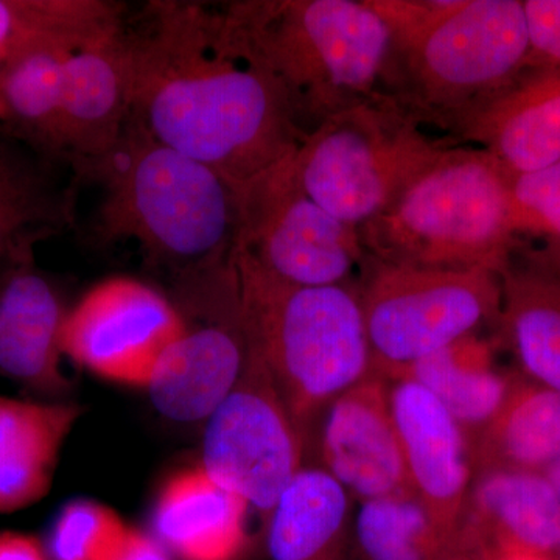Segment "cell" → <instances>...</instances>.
Returning <instances> with one entry per match:
<instances>
[{"label": "cell", "instance_id": "obj_9", "mask_svg": "<svg viewBox=\"0 0 560 560\" xmlns=\"http://www.w3.org/2000/svg\"><path fill=\"white\" fill-rule=\"evenodd\" d=\"M291 158L237 187V249L291 285L355 282L366 256L359 230L335 219L305 194Z\"/></svg>", "mask_w": 560, "mask_h": 560}, {"label": "cell", "instance_id": "obj_2", "mask_svg": "<svg viewBox=\"0 0 560 560\" xmlns=\"http://www.w3.org/2000/svg\"><path fill=\"white\" fill-rule=\"evenodd\" d=\"M75 173L101 189L92 243H136L151 268L176 280L184 301L231 282L241 228L231 180L158 142L131 117L117 145Z\"/></svg>", "mask_w": 560, "mask_h": 560}, {"label": "cell", "instance_id": "obj_7", "mask_svg": "<svg viewBox=\"0 0 560 560\" xmlns=\"http://www.w3.org/2000/svg\"><path fill=\"white\" fill-rule=\"evenodd\" d=\"M388 95L324 120L294 151L298 183L335 219L360 230L448 147Z\"/></svg>", "mask_w": 560, "mask_h": 560}, {"label": "cell", "instance_id": "obj_22", "mask_svg": "<svg viewBox=\"0 0 560 560\" xmlns=\"http://www.w3.org/2000/svg\"><path fill=\"white\" fill-rule=\"evenodd\" d=\"M474 475L544 471L560 459V393L514 371L495 418L470 445Z\"/></svg>", "mask_w": 560, "mask_h": 560}, {"label": "cell", "instance_id": "obj_36", "mask_svg": "<svg viewBox=\"0 0 560 560\" xmlns=\"http://www.w3.org/2000/svg\"><path fill=\"white\" fill-rule=\"evenodd\" d=\"M499 560H558L552 556L533 555V552H514V555H506Z\"/></svg>", "mask_w": 560, "mask_h": 560}, {"label": "cell", "instance_id": "obj_38", "mask_svg": "<svg viewBox=\"0 0 560 560\" xmlns=\"http://www.w3.org/2000/svg\"><path fill=\"white\" fill-rule=\"evenodd\" d=\"M559 558H560V550L558 551ZM560 560V559H559Z\"/></svg>", "mask_w": 560, "mask_h": 560}, {"label": "cell", "instance_id": "obj_5", "mask_svg": "<svg viewBox=\"0 0 560 560\" xmlns=\"http://www.w3.org/2000/svg\"><path fill=\"white\" fill-rule=\"evenodd\" d=\"M253 61L282 84L302 128L381 92L390 32L370 0L221 3Z\"/></svg>", "mask_w": 560, "mask_h": 560}, {"label": "cell", "instance_id": "obj_35", "mask_svg": "<svg viewBox=\"0 0 560 560\" xmlns=\"http://www.w3.org/2000/svg\"><path fill=\"white\" fill-rule=\"evenodd\" d=\"M541 474L545 475L548 482H550L552 490L560 501V459L552 463L550 467H547Z\"/></svg>", "mask_w": 560, "mask_h": 560}, {"label": "cell", "instance_id": "obj_23", "mask_svg": "<svg viewBox=\"0 0 560 560\" xmlns=\"http://www.w3.org/2000/svg\"><path fill=\"white\" fill-rule=\"evenodd\" d=\"M350 499L329 471L304 464L268 517L271 560H340Z\"/></svg>", "mask_w": 560, "mask_h": 560}, {"label": "cell", "instance_id": "obj_14", "mask_svg": "<svg viewBox=\"0 0 560 560\" xmlns=\"http://www.w3.org/2000/svg\"><path fill=\"white\" fill-rule=\"evenodd\" d=\"M388 382L408 481L440 530L448 556L475 478L469 440L430 390L408 378Z\"/></svg>", "mask_w": 560, "mask_h": 560}, {"label": "cell", "instance_id": "obj_31", "mask_svg": "<svg viewBox=\"0 0 560 560\" xmlns=\"http://www.w3.org/2000/svg\"><path fill=\"white\" fill-rule=\"evenodd\" d=\"M528 18V66L560 69V0H523Z\"/></svg>", "mask_w": 560, "mask_h": 560}, {"label": "cell", "instance_id": "obj_30", "mask_svg": "<svg viewBox=\"0 0 560 560\" xmlns=\"http://www.w3.org/2000/svg\"><path fill=\"white\" fill-rule=\"evenodd\" d=\"M128 526L110 508L90 500L69 503L55 522L50 555L55 560H109Z\"/></svg>", "mask_w": 560, "mask_h": 560}, {"label": "cell", "instance_id": "obj_24", "mask_svg": "<svg viewBox=\"0 0 560 560\" xmlns=\"http://www.w3.org/2000/svg\"><path fill=\"white\" fill-rule=\"evenodd\" d=\"M512 377L514 372L497 370L492 345L470 335L416 361L394 378H408L430 390L471 445L506 400Z\"/></svg>", "mask_w": 560, "mask_h": 560}, {"label": "cell", "instance_id": "obj_28", "mask_svg": "<svg viewBox=\"0 0 560 560\" xmlns=\"http://www.w3.org/2000/svg\"><path fill=\"white\" fill-rule=\"evenodd\" d=\"M79 418L77 405L51 404L46 418L0 460V514L24 510L49 492L62 444Z\"/></svg>", "mask_w": 560, "mask_h": 560}, {"label": "cell", "instance_id": "obj_37", "mask_svg": "<svg viewBox=\"0 0 560 560\" xmlns=\"http://www.w3.org/2000/svg\"><path fill=\"white\" fill-rule=\"evenodd\" d=\"M444 560H469V559H464V558H448V559H444Z\"/></svg>", "mask_w": 560, "mask_h": 560}, {"label": "cell", "instance_id": "obj_3", "mask_svg": "<svg viewBox=\"0 0 560 560\" xmlns=\"http://www.w3.org/2000/svg\"><path fill=\"white\" fill-rule=\"evenodd\" d=\"M390 32L382 94L422 127L453 119L528 66L523 0H377Z\"/></svg>", "mask_w": 560, "mask_h": 560}, {"label": "cell", "instance_id": "obj_20", "mask_svg": "<svg viewBox=\"0 0 560 560\" xmlns=\"http://www.w3.org/2000/svg\"><path fill=\"white\" fill-rule=\"evenodd\" d=\"M249 504L202 469L176 471L154 508L158 540L183 560H235L248 541Z\"/></svg>", "mask_w": 560, "mask_h": 560}, {"label": "cell", "instance_id": "obj_12", "mask_svg": "<svg viewBox=\"0 0 560 560\" xmlns=\"http://www.w3.org/2000/svg\"><path fill=\"white\" fill-rule=\"evenodd\" d=\"M447 145L486 151L510 175L560 162V69L526 66L445 128Z\"/></svg>", "mask_w": 560, "mask_h": 560}, {"label": "cell", "instance_id": "obj_16", "mask_svg": "<svg viewBox=\"0 0 560 560\" xmlns=\"http://www.w3.org/2000/svg\"><path fill=\"white\" fill-rule=\"evenodd\" d=\"M560 550V501L540 471L490 470L471 482L447 558L499 560Z\"/></svg>", "mask_w": 560, "mask_h": 560}, {"label": "cell", "instance_id": "obj_25", "mask_svg": "<svg viewBox=\"0 0 560 560\" xmlns=\"http://www.w3.org/2000/svg\"><path fill=\"white\" fill-rule=\"evenodd\" d=\"M84 40L36 44L0 70V127L62 162V72L70 51Z\"/></svg>", "mask_w": 560, "mask_h": 560}, {"label": "cell", "instance_id": "obj_6", "mask_svg": "<svg viewBox=\"0 0 560 560\" xmlns=\"http://www.w3.org/2000/svg\"><path fill=\"white\" fill-rule=\"evenodd\" d=\"M359 232L368 256L400 267L500 276L518 248L508 173L486 151L466 145L445 147Z\"/></svg>", "mask_w": 560, "mask_h": 560}, {"label": "cell", "instance_id": "obj_15", "mask_svg": "<svg viewBox=\"0 0 560 560\" xmlns=\"http://www.w3.org/2000/svg\"><path fill=\"white\" fill-rule=\"evenodd\" d=\"M191 313L200 319L186 318V330L145 386L162 416L186 423L210 418L241 378L248 355L237 287L230 300Z\"/></svg>", "mask_w": 560, "mask_h": 560}, {"label": "cell", "instance_id": "obj_8", "mask_svg": "<svg viewBox=\"0 0 560 560\" xmlns=\"http://www.w3.org/2000/svg\"><path fill=\"white\" fill-rule=\"evenodd\" d=\"M359 289L375 371L386 381L499 320L500 276L488 270L400 267L366 254Z\"/></svg>", "mask_w": 560, "mask_h": 560}, {"label": "cell", "instance_id": "obj_33", "mask_svg": "<svg viewBox=\"0 0 560 560\" xmlns=\"http://www.w3.org/2000/svg\"><path fill=\"white\" fill-rule=\"evenodd\" d=\"M109 560H172L160 540L139 529H128L119 548Z\"/></svg>", "mask_w": 560, "mask_h": 560}, {"label": "cell", "instance_id": "obj_34", "mask_svg": "<svg viewBox=\"0 0 560 560\" xmlns=\"http://www.w3.org/2000/svg\"><path fill=\"white\" fill-rule=\"evenodd\" d=\"M0 560H47L38 539L28 534L0 533Z\"/></svg>", "mask_w": 560, "mask_h": 560}, {"label": "cell", "instance_id": "obj_29", "mask_svg": "<svg viewBox=\"0 0 560 560\" xmlns=\"http://www.w3.org/2000/svg\"><path fill=\"white\" fill-rule=\"evenodd\" d=\"M510 223L518 246L560 276V162L510 175Z\"/></svg>", "mask_w": 560, "mask_h": 560}, {"label": "cell", "instance_id": "obj_13", "mask_svg": "<svg viewBox=\"0 0 560 560\" xmlns=\"http://www.w3.org/2000/svg\"><path fill=\"white\" fill-rule=\"evenodd\" d=\"M319 466L360 503L412 493L381 374L353 386L324 412L315 440Z\"/></svg>", "mask_w": 560, "mask_h": 560}, {"label": "cell", "instance_id": "obj_18", "mask_svg": "<svg viewBox=\"0 0 560 560\" xmlns=\"http://www.w3.org/2000/svg\"><path fill=\"white\" fill-rule=\"evenodd\" d=\"M127 18L81 43L66 61L61 147L73 172L108 154L130 119L132 61Z\"/></svg>", "mask_w": 560, "mask_h": 560}, {"label": "cell", "instance_id": "obj_17", "mask_svg": "<svg viewBox=\"0 0 560 560\" xmlns=\"http://www.w3.org/2000/svg\"><path fill=\"white\" fill-rule=\"evenodd\" d=\"M81 186L69 164L0 127V282L35 264L36 245L75 230Z\"/></svg>", "mask_w": 560, "mask_h": 560}, {"label": "cell", "instance_id": "obj_1", "mask_svg": "<svg viewBox=\"0 0 560 560\" xmlns=\"http://www.w3.org/2000/svg\"><path fill=\"white\" fill-rule=\"evenodd\" d=\"M127 36L131 119L234 186L307 138L282 84L243 49L221 3L154 0L127 18Z\"/></svg>", "mask_w": 560, "mask_h": 560}, {"label": "cell", "instance_id": "obj_27", "mask_svg": "<svg viewBox=\"0 0 560 560\" xmlns=\"http://www.w3.org/2000/svg\"><path fill=\"white\" fill-rule=\"evenodd\" d=\"M361 560H444L447 545L415 493L363 501L355 517Z\"/></svg>", "mask_w": 560, "mask_h": 560}, {"label": "cell", "instance_id": "obj_21", "mask_svg": "<svg viewBox=\"0 0 560 560\" xmlns=\"http://www.w3.org/2000/svg\"><path fill=\"white\" fill-rule=\"evenodd\" d=\"M500 283L499 341L521 374L560 393V276L518 246Z\"/></svg>", "mask_w": 560, "mask_h": 560}, {"label": "cell", "instance_id": "obj_19", "mask_svg": "<svg viewBox=\"0 0 560 560\" xmlns=\"http://www.w3.org/2000/svg\"><path fill=\"white\" fill-rule=\"evenodd\" d=\"M68 308L35 264L0 282V374L40 393L68 388L62 374V326Z\"/></svg>", "mask_w": 560, "mask_h": 560}, {"label": "cell", "instance_id": "obj_11", "mask_svg": "<svg viewBox=\"0 0 560 560\" xmlns=\"http://www.w3.org/2000/svg\"><path fill=\"white\" fill-rule=\"evenodd\" d=\"M186 324L178 305L149 283L109 278L69 308L62 353L106 381L145 388Z\"/></svg>", "mask_w": 560, "mask_h": 560}, {"label": "cell", "instance_id": "obj_10", "mask_svg": "<svg viewBox=\"0 0 560 560\" xmlns=\"http://www.w3.org/2000/svg\"><path fill=\"white\" fill-rule=\"evenodd\" d=\"M305 455L270 372L248 348L241 378L208 419L202 469L268 518Z\"/></svg>", "mask_w": 560, "mask_h": 560}, {"label": "cell", "instance_id": "obj_32", "mask_svg": "<svg viewBox=\"0 0 560 560\" xmlns=\"http://www.w3.org/2000/svg\"><path fill=\"white\" fill-rule=\"evenodd\" d=\"M50 405L0 396V460L46 418Z\"/></svg>", "mask_w": 560, "mask_h": 560}, {"label": "cell", "instance_id": "obj_4", "mask_svg": "<svg viewBox=\"0 0 560 560\" xmlns=\"http://www.w3.org/2000/svg\"><path fill=\"white\" fill-rule=\"evenodd\" d=\"M234 279L246 345L264 361L305 444L324 412L375 371L355 282L301 287L283 282L235 250Z\"/></svg>", "mask_w": 560, "mask_h": 560}, {"label": "cell", "instance_id": "obj_26", "mask_svg": "<svg viewBox=\"0 0 560 560\" xmlns=\"http://www.w3.org/2000/svg\"><path fill=\"white\" fill-rule=\"evenodd\" d=\"M108 0H0V66L36 44L90 39L127 18Z\"/></svg>", "mask_w": 560, "mask_h": 560}]
</instances>
